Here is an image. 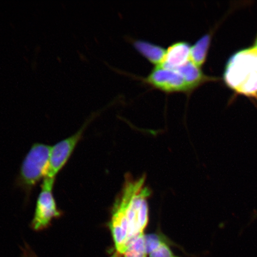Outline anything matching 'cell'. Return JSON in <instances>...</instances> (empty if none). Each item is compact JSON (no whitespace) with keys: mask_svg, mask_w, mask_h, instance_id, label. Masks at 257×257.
<instances>
[{"mask_svg":"<svg viewBox=\"0 0 257 257\" xmlns=\"http://www.w3.org/2000/svg\"><path fill=\"white\" fill-rule=\"evenodd\" d=\"M147 252L145 241V234L138 236L128 243L124 257H147Z\"/></svg>","mask_w":257,"mask_h":257,"instance_id":"8fae6325","label":"cell"},{"mask_svg":"<svg viewBox=\"0 0 257 257\" xmlns=\"http://www.w3.org/2000/svg\"><path fill=\"white\" fill-rule=\"evenodd\" d=\"M143 80L148 85L168 94L176 92L190 94L194 91L177 70L161 66H156Z\"/></svg>","mask_w":257,"mask_h":257,"instance_id":"5b68a950","label":"cell"},{"mask_svg":"<svg viewBox=\"0 0 257 257\" xmlns=\"http://www.w3.org/2000/svg\"><path fill=\"white\" fill-rule=\"evenodd\" d=\"M191 45L187 42L179 41L173 43L166 50L161 66L169 69H176L190 61Z\"/></svg>","mask_w":257,"mask_h":257,"instance_id":"52a82bcc","label":"cell"},{"mask_svg":"<svg viewBox=\"0 0 257 257\" xmlns=\"http://www.w3.org/2000/svg\"><path fill=\"white\" fill-rule=\"evenodd\" d=\"M253 216H254V217H253V219H255V218L257 217V212L254 214V215H253Z\"/></svg>","mask_w":257,"mask_h":257,"instance_id":"e0dca14e","label":"cell"},{"mask_svg":"<svg viewBox=\"0 0 257 257\" xmlns=\"http://www.w3.org/2000/svg\"><path fill=\"white\" fill-rule=\"evenodd\" d=\"M253 47H255L257 48V34H256V38H255V39L254 40V43H253Z\"/></svg>","mask_w":257,"mask_h":257,"instance_id":"5bb4252c","label":"cell"},{"mask_svg":"<svg viewBox=\"0 0 257 257\" xmlns=\"http://www.w3.org/2000/svg\"><path fill=\"white\" fill-rule=\"evenodd\" d=\"M146 246L147 253H149L156 249L161 243L165 242V239L162 236L157 234H149L145 235Z\"/></svg>","mask_w":257,"mask_h":257,"instance_id":"7c38bea8","label":"cell"},{"mask_svg":"<svg viewBox=\"0 0 257 257\" xmlns=\"http://www.w3.org/2000/svg\"><path fill=\"white\" fill-rule=\"evenodd\" d=\"M51 149V146L40 143L31 147L22 163L19 176V182L25 188L31 189L48 176Z\"/></svg>","mask_w":257,"mask_h":257,"instance_id":"3957f363","label":"cell"},{"mask_svg":"<svg viewBox=\"0 0 257 257\" xmlns=\"http://www.w3.org/2000/svg\"><path fill=\"white\" fill-rule=\"evenodd\" d=\"M212 36L211 33L205 34L191 46L190 61L200 68L206 61Z\"/></svg>","mask_w":257,"mask_h":257,"instance_id":"30bf717a","label":"cell"},{"mask_svg":"<svg viewBox=\"0 0 257 257\" xmlns=\"http://www.w3.org/2000/svg\"><path fill=\"white\" fill-rule=\"evenodd\" d=\"M96 114H92L82 125V127L72 136L61 141L60 142L51 147L50 168L48 173V178H55L56 175L68 162L77 145L81 140L83 133L88 125L91 122ZM46 177V178H47Z\"/></svg>","mask_w":257,"mask_h":257,"instance_id":"8992f818","label":"cell"},{"mask_svg":"<svg viewBox=\"0 0 257 257\" xmlns=\"http://www.w3.org/2000/svg\"><path fill=\"white\" fill-rule=\"evenodd\" d=\"M145 183V176L137 179L127 176L112 208L108 226L118 254L123 255L128 243L144 234L149 222L147 200L151 192Z\"/></svg>","mask_w":257,"mask_h":257,"instance_id":"6da1fadb","label":"cell"},{"mask_svg":"<svg viewBox=\"0 0 257 257\" xmlns=\"http://www.w3.org/2000/svg\"><path fill=\"white\" fill-rule=\"evenodd\" d=\"M133 45L138 52L154 65L158 66L162 63L166 53L165 48L144 40L134 41Z\"/></svg>","mask_w":257,"mask_h":257,"instance_id":"9c48e42d","label":"cell"},{"mask_svg":"<svg viewBox=\"0 0 257 257\" xmlns=\"http://www.w3.org/2000/svg\"><path fill=\"white\" fill-rule=\"evenodd\" d=\"M223 78L229 87L246 96L257 94V48L252 47L234 54L228 61Z\"/></svg>","mask_w":257,"mask_h":257,"instance_id":"7a4b0ae2","label":"cell"},{"mask_svg":"<svg viewBox=\"0 0 257 257\" xmlns=\"http://www.w3.org/2000/svg\"><path fill=\"white\" fill-rule=\"evenodd\" d=\"M118 255H119V254H118V253L117 252H115L110 257H119V256H118Z\"/></svg>","mask_w":257,"mask_h":257,"instance_id":"9a60e30c","label":"cell"},{"mask_svg":"<svg viewBox=\"0 0 257 257\" xmlns=\"http://www.w3.org/2000/svg\"><path fill=\"white\" fill-rule=\"evenodd\" d=\"M149 257H179L173 252L166 241L149 253Z\"/></svg>","mask_w":257,"mask_h":257,"instance_id":"4fadbf2b","label":"cell"},{"mask_svg":"<svg viewBox=\"0 0 257 257\" xmlns=\"http://www.w3.org/2000/svg\"><path fill=\"white\" fill-rule=\"evenodd\" d=\"M28 257H37L36 256H35L33 253H29L28 252Z\"/></svg>","mask_w":257,"mask_h":257,"instance_id":"2e32d148","label":"cell"},{"mask_svg":"<svg viewBox=\"0 0 257 257\" xmlns=\"http://www.w3.org/2000/svg\"><path fill=\"white\" fill-rule=\"evenodd\" d=\"M55 178H47L44 179L41 191L38 196L36 208L31 226L32 229L40 231L46 229L54 218L61 216L57 207L53 189Z\"/></svg>","mask_w":257,"mask_h":257,"instance_id":"277c9868","label":"cell"},{"mask_svg":"<svg viewBox=\"0 0 257 257\" xmlns=\"http://www.w3.org/2000/svg\"><path fill=\"white\" fill-rule=\"evenodd\" d=\"M184 77L186 83L193 91L208 82L217 81L220 78L216 77L209 76L205 75L200 67L195 65L189 61L185 65L175 69Z\"/></svg>","mask_w":257,"mask_h":257,"instance_id":"ba28073f","label":"cell"}]
</instances>
